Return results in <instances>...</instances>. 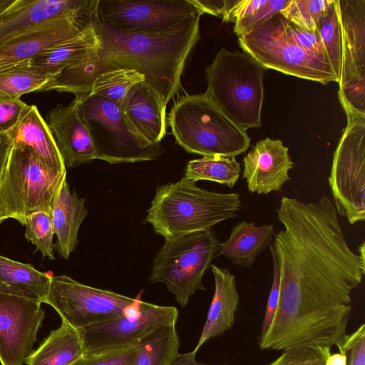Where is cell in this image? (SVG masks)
Listing matches in <instances>:
<instances>
[{
    "label": "cell",
    "mask_w": 365,
    "mask_h": 365,
    "mask_svg": "<svg viewBox=\"0 0 365 365\" xmlns=\"http://www.w3.org/2000/svg\"><path fill=\"white\" fill-rule=\"evenodd\" d=\"M283 229L273 247L279 268V299L262 350L305 346L339 349L347 337L352 291L365 274V243L349 247L334 203L283 197L277 209Z\"/></svg>",
    "instance_id": "1"
},
{
    "label": "cell",
    "mask_w": 365,
    "mask_h": 365,
    "mask_svg": "<svg viewBox=\"0 0 365 365\" xmlns=\"http://www.w3.org/2000/svg\"><path fill=\"white\" fill-rule=\"evenodd\" d=\"M200 18L164 31L122 32L100 22L96 14L102 44L95 55L142 73L167 104L178 93L186 61L200 38Z\"/></svg>",
    "instance_id": "2"
},
{
    "label": "cell",
    "mask_w": 365,
    "mask_h": 365,
    "mask_svg": "<svg viewBox=\"0 0 365 365\" xmlns=\"http://www.w3.org/2000/svg\"><path fill=\"white\" fill-rule=\"evenodd\" d=\"M241 207L238 193L210 191L182 178L157 187L144 221L155 233L170 239L210 230L235 217Z\"/></svg>",
    "instance_id": "3"
},
{
    "label": "cell",
    "mask_w": 365,
    "mask_h": 365,
    "mask_svg": "<svg viewBox=\"0 0 365 365\" xmlns=\"http://www.w3.org/2000/svg\"><path fill=\"white\" fill-rule=\"evenodd\" d=\"M268 69L245 53L222 48L206 67L205 96L237 126L261 125L263 77Z\"/></svg>",
    "instance_id": "4"
},
{
    "label": "cell",
    "mask_w": 365,
    "mask_h": 365,
    "mask_svg": "<svg viewBox=\"0 0 365 365\" xmlns=\"http://www.w3.org/2000/svg\"><path fill=\"white\" fill-rule=\"evenodd\" d=\"M168 123L176 143L190 153L235 158L250 147L247 130L230 120L205 93L180 98L169 113Z\"/></svg>",
    "instance_id": "5"
},
{
    "label": "cell",
    "mask_w": 365,
    "mask_h": 365,
    "mask_svg": "<svg viewBox=\"0 0 365 365\" xmlns=\"http://www.w3.org/2000/svg\"><path fill=\"white\" fill-rule=\"evenodd\" d=\"M66 175L44 164L29 148L13 145L0 180V205L6 219L13 218L24 225L34 212L51 214Z\"/></svg>",
    "instance_id": "6"
},
{
    "label": "cell",
    "mask_w": 365,
    "mask_h": 365,
    "mask_svg": "<svg viewBox=\"0 0 365 365\" xmlns=\"http://www.w3.org/2000/svg\"><path fill=\"white\" fill-rule=\"evenodd\" d=\"M75 99L98 160L110 164L133 163L155 160L164 152L160 144L151 145L137 133L120 106L91 93Z\"/></svg>",
    "instance_id": "7"
},
{
    "label": "cell",
    "mask_w": 365,
    "mask_h": 365,
    "mask_svg": "<svg viewBox=\"0 0 365 365\" xmlns=\"http://www.w3.org/2000/svg\"><path fill=\"white\" fill-rule=\"evenodd\" d=\"M287 23L280 14H275L238 37L239 45L244 53L267 69L322 84L338 83L327 61L304 50L296 43Z\"/></svg>",
    "instance_id": "8"
},
{
    "label": "cell",
    "mask_w": 365,
    "mask_h": 365,
    "mask_svg": "<svg viewBox=\"0 0 365 365\" xmlns=\"http://www.w3.org/2000/svg\"><path fill=\"white\" fill-rule=\"evenodd\" d=\"M165 240L153 262L150 281L164 283L184 307L195 292L205 290L202 277L220 242L211 229Z\"/></svg>",
    "instance_id": "9"
},
{
    "label": "cell",
    "mask_w": 365,
    "mask_h": 365,
    "mask_svg": "<svg viewBox=\"0 0 365 365\" xmlns=\"http://www.w3.org/2000/svg\"><path fill=\"white\" fill-rule=\"evenodd\" d=\"M345 113L328 180L337 214L354 225L365 220V115Z\"/></svg>",
    "instance_id": "10"
},
{
    "label": "cell",
    "mask_w": 365,
    "mask_h": 365,
    "mask_svg": "<svg viewBox=\"0 0 365 365\" xmlns=\"http://www.w3.org/2000/svg\"><path fill=\"white\" fill-rule=\"evenodd\" d=\"M135 301L62 274L52 277L44 303L51 306L61 320L81 329L125 315Z\"/></svg>",
    "instance_id": "11"
},
{
    "label": "cell",
    "mask_w": 365,
    "mask_h": 365,
    "mask_svg": "<svg viewBox=\"0 0 365 365\" xmlns=\"http://www.w3.org/2000/svg\"><path fill=\"white\" fill-rule=\"evenodd\" d=\"M178 318L176 307L148 303L137 297L125 315L77 329L84 355L98 354L135 346L155 329L176 324Z\"/></svg>",
    "instance_id": "12"
},
{
    "label": "cell",
    "mask_w": 365,
    "mask_h": 365,
    "mask_svg": "<svg viewBox=\"0 0 365 365\" xmlns=\"http://www.w3.org/2000/svg\"><path fill=\"white\" fill-rule=\"evenodd\" d=\"M98 21L122 32H160L202 14L190 0H98Z\"/></svg>",
    "instance_id": "13"
},
{
    "label": "cell",
    "mask_w": 365,
    "mask_h": 365,
    "mask_svg": "<svg viewBox=\"0 0 365 365\" xmlns=\"http://www.w3.org/2000/svg\"><path fill=\"white\" fill-rule=\"evenodd\" d=\"M341 35L339 98L356 106L365 101V0H336Z\"/></svg>",
    "instance_id": "14"
},
{
    "label": "cell",
    "mask_w": 365,
    "mask_h": 365,
    "mask_svg": "<svg viewBox=\"0 0 365 365\" xmlns=\"http://www.w3.org/2000/svg\"><path fill=\"white\" fill-rule=\"evenodd\" d=\"M40 302L0 293V363L22 365L45 317Z\"/></svg>",
    "instance_id": "15"
},
{
    "label": "cell",
    "mask_w": 365,
    "mask_h": 365,
    "mask_svg": "<svg viewBox=\"0 0 365 365\" xmlns=\"http://www.w3.org/2000/svg\"><path fill=\"white\" fill-rule=\"evenodd\" d=\"M91 20L63 16L33 24L0 43V69L30 61L77 35Z\"/></svg>",
    "instance_id": "16"
},
{
    "label": "cell",
    "mask_w": 365,
    "mask_h": 365,
    "mask_svg": "<svg viewBox=\"0 0 365 365\" xmlns=\"http://www.w3.org/2000/svg\"><path fill=\"white\" fill-rule=\"evenodd\" d=\"M280 140L258 141L243 158L242 178L251 193L267 195L279 191L289 180L293 162Z\"/></svg>",
    "instance_id": "17"
},
{
    "label": "cell",
    "mask_w": 365,
    "mask_h": 365,
    "mask_svg": "<svg viewBox=\"0 0 365 365\" xmlns=\"http://www.w3.org/2000/svg\"><path fill=\"white\" fill-rule=\"evenodd\" d=\"M96 4L93 0H14L0 13V43L28 26L50 19H88Z\"/></svg>",
    "instance_id": "18"
},
{
    "label": "cell",
    "mask_w": 365,
    "mask_h": 365,
    "mask_svg": "<svg viewBox=\"0 0 365 365\" xmlns=\"http://www.w3.org/2000/svg\"><path fill=\"white\" fill-rule=\"evenodd\" d=\"M46 123L68 168L98 159L91 135L78 114L76 99L68 106L58 104L50 110Z\"/></svg>",
    "instance_id": "19"
},
{
    "label": "cell",
    "mask_w": 365,
    "mask_h": 365,
    "mask_svg": "<svg viewBox=\"0 0 365 365\" xmlns=\"http://www.w3.org/2000/svg\"><path fill=\"white\" fill-rule=\"evenodd\" d=\"M166 105L160 93L144 81L130 89L120 108L137 133L155 145L166 133Z\"/></svg>",
    "instance_id": "20"
},
{
    "label": "cell",
    "mask_w": 365,
    "mask_h": 365,
    "mask_svg": "<svg viewBox=\"0 0 365 365\" xmlns=\"http://www.w3.org/2000/svg\"><path fill=\"white\" fill-rule=\"evenodd\" d=\"M101 44V37L93 17L77 35L38 54L29 61V65L39 72L54 76L91 58L98 51Z\"/></svg>",
    "instance_id": "21"
},
{
    "label": "cell",
    "mask_w": 365,
    "mask_h": 365,
    "mask_svg": "<svg viewBox=\"0 0 365 365\" xmlns=\"http://www.w3.org/2000/svg\"><path fill=\"white\" fill-rule=\"evenodd\" d=\"M211 270L215 291L205 324L193 350L196 353L207 341L223 334L233 327L240 302L235 277L229 270L215 264H211Z\"/></svg>",
    "instance_id": "22"
},
{
    "label": "cell",
    "mask_w": 365,
    "mask_h": 365,
    "mask_svg": "<svg viewBox=\"0 0 365 365\" xmlns=\"http://www.w3.org/2000/svg\"><path fill=\"white\" fill-rule=\"evenodd\" d=\"M87 215L84 199L79 197L75 191L70 190L66 175L55 197L51 213L56 236L54 249L65 259H68L76 249L79 227Z\"/></svg>",
    "instance_id": "23"
},
{
    "label": "cell",
    "mask_w": 365,
    "mask_h": 365,
    "mask_svg": "<svg viewBox=\"0 0 365 365\" xmlns=\"http://www.w3.org/2000/svg\"><path fill=\"white\" fill-rule=\"evenodd\" d=\"M9 134L13 145L29 148L49 168L66 172L64 160L52 133L36 106L30 105L19 123Z\"/></svg>",
    "instance_id": "24"
},
{
    "label": "cell",
    "mask_w": 365,
    "mask_h": 365,
    "mask_svg": "<svg viewBox=\"0 0 365 365\" xmlns=\"http://www.w3.org/2000/svg\"><path fill=\"white\" fill-rule=\"evenodd\" d=\"M274 236L272 225L257 226L252 222L243 220L232 227L225 242L220 243L217 255L226 257L235 265L250 268L269 245Z\"/></svg>",
    "instance_id": "25"
},
{
    "label": "cell",
    "mask_w": 365,
    "mask_h": 365,
    "mask_svg": "<svg viewBox=\"0 0 365 365\" xmlns=\"http://www.w3.org/2000/svg\"><path fill=\"white\" fill-rule=\"evenodd\" d=\"M52 275L0 255V293L44 303Z\"/></svg>",
    "instance_id": "26"
},
{
    "label": "cell",
    "mask_w": 365,
    "mask_h": 365,
    "mask_svg": "<svg viewBox=\"0 0 365 365\" xmlns=\"http://www.w3.org/2000/svg\"><path fill=\"white\" fill-rule=\"evenodd\" d=\"M79 331L61 320L41 345L26 359L27 365H71L84 356Z\"/></svg>",
    "instance_id": "27"
},
{
    "label": "cell",
    "mask_w": 365,
    "mask_h": 365,
    "mask_svg": "<svg viewBox=\"0 0 365 365\" xmlns=\"http://www.w3.org/2000/svg\"><path fill=\"white\" fill-rule=\"evenodd\" d=\"M180 346L175 324L162 326L138 343L132 365H170L180 354Z\"/></svg>",
    "instance_id": "28"
},
{
    "label": "cell",
    "mask_w": 365,
    "mask_h": 365,
    "mask_svg": "<svg viewBox=\"0 0 365 365\" xmlns=\"http://www.w3.org/2000/svg\"><path fill=\"white\" fill-rule=\"evenodd\" d=\"M240 172V165L235 158L204 156L187 163L184 178L195 182H216L232 188L237 182Z\"/></svg>",
    "instance_id": "29"
},
{
    "label": "cell",
    "mask_w": 365,
    "mask_h": 365,
    "mask_svg": "<svg viewBox=\"0 0 365 365\" xmlns=\"http://www.w3.org/2000/svg\"><path fill=\"white\" fill-rule=\"evenodd\" d=\"M52 76L38 71L25 61L0 69V97L20 98L26 93L41 91Z\"/></svg>",
    "instance_id": "30"
},
{
    "label": "cell",
    "mask_w": 365,
    "mask_h": 365,
    "mask_svg": "<svg viewBox=\"0 0 365 365\" xmlns=\"http://www.w3.org/2000/svg\"><path fill=\"white\" fill-rule=\"evenodd\" d=\"M145 80L142 73L132 68L108 70L94 79L88 93L101 96L120 106L130 89Z\"/></svg>",
    "instance_id": "31"
},
{
    "label": "cell",
    "mask_w": 365,
    "mask_h": 365,
    "mask_svg": "<svg viewBox=\"0 0 365 365\" xmlns=\"http://www.w3.org/2000/svg\"><path fill=\"white\" fill-rule=\"evenodd\" d=\"M334 0H290L280 14L289 23L306 31L317 30L320 20Z\"/></svg>",
    "instance_id": "32"
},
{
    "label": "cell",
    "mask_w": 365,
    "mask_h": 365,
    "mask_svg": "<svg viewBox=\"0 0 365 365\" xmlns=\"http://www.w3.org/2000/svg\"><path fill=\"white\" fill-rule=\"evenodd\" d=\"M317 31L327 59L339 82L341 66V35L336 0L320 20Z\"/></svg>",
    "instance_id": "33"
},
{
    "label": "cell",
    "mask_w": 365,
    "mask_h": 365,
    "mask_svg": "<svg viewBox=\"0 0 365 365\" xmlns=\"http://www.w3.org/2000/svg\"><path fill=\"white\" fill-rule=\"evenodd\" d=\"M25 237L39 251L43 257L54 259V232L51 215L46 212H34L26 218Z\"/></svg>",
    "instance_id": "34"
},
{
    "label": "cell",
    "mask_w": 365,
    "mask_h": 365,
    "mask_svg": "<svg viewBox=\"0 0 365 365\" xmlns=\"http://www.w3.org/2000/svg\"><path fill=\"white\" fill-rule=\"evenodd\" d=\"M331 348L305 346L283 351L269 365H325Z\"/></svg>",
    "instance_id": "35"
},
{
    "label": "cell",
    "mask_w": 365,
    "mask_h": 365,
    "mask_svg": "<svg viewBox=\"0 0 365 365\" xmlns=\"http://www.w3.org/2000/svg\"><path fill=\"white\" fill-rule=\"evenodd\" d=\"M290 0H267V2L252 15L235 23L234 31L240 37L263 24L273 16L280 14Z\"/></svg>",
    "instance_id": "36"
},
{
    "label": "cell",
    "mask_w": 365,
    "mask_h": 365,
    "mask_svg": "<svg viewBox=\"0 0 365 365\" xmlns=\"http://www.w3.org/2000/svg\"><path fill=\"white\" fill-rule=\"evenodd\" d=\"M30 105L20 98L0 97V133H9L19 123Z\"/></svg>",
    "instance_id": "37"
},
{
    "label": "cell",
    "mask_w": 365,
    "mask_h": 365,
    "mask_svg": "<svg viewBox=\"0 0 365 365\" xmlns=\"http://www.w3.org/2000/svg\"><path fill=\"white\" fill-rule=\"evenodd\" d=\"M138 344L112 352L84 355L71 365H132Z\"/></svg>",
    "instance_id": "38"
},
{
    "label": "cell",
    "mask_w": 365,
    "mask_h": 365,
    "mask_svg": "<svg viewBox=\"0 0 365 365\" xmlns=\"http://www.w3.org/2000/svg\"><path fill=\"white\" fill-rule=\"evenodd\" d=\"M273 263V277L271 289L267 299L265 314L262 325L260 336L264 335L270 327L274 319L279 299V268L275 250L270 246Z\"/></svg>",
    "instance_id": "39"
},
{
    "label": "cell",
    "mask_w": 365,
    "mask_h": 365,
    "mask_svg": "<svg viewBox=\"0 0 365 365\" xmlns=\"http://www.w3.org/2000/svg\"><path fill=\"white\" fill-rule=\"evenodd\" d=\"M287 22L289 32L296 43L302 48L327 61L325 51L317 30L313 32L306 31L299 29L288 21Z\"/></svg>",
    "instance_id": "40"
},
{
    "label": "cell",
    "mask_w": 365,
    "mask_h": 365,
    "mask_svg": "<svg viewBox=\"0 0 365 365\" xmlns=\"http://www.w3.org/2000/svg\"><path fill=\"white\" fill-rule=\"evenodd\" d=\"M339 351L349 352V365H365V325L362 324L354 333L349 334Z\"/></svg>",
    "instance_id": "41"
},
{
    "label": "cell",
    "mask_w": 365,
    "mask_h": 365,
    "mask_svg": "<svg viewBox=\"0 0 365 365\" xmlns=\"http://www.w3.org/2000/svg\"><path fill=\"white\" fill-rule=\"evenodd\" d=\"M267 0H235L222 18L224 22L235 23L255 14Z\"/></svg>",
    "instance_id": "42"
},
{
    "label": "cell",
    "mask_w": 365,
    "mask_h": 365,
    "mask_svg": "<svg viewBox=\"0 0 365 365\" xmlns=\"http://www.w3.org/2000/svg\"><path fill=\"white\" fill-rule=\"evenodd\" d=\"M190 1L202 14L206 13L222 19L235 0H190Z\"/></svg>",
    "instance_id": "43"
},
{
    "label": "cell",
    "mask_w": 365,
    "mask_h": 365,
    "mask_svg": "<svg viewBox=\"0 0 365 365\" xmlns=\"http://www.w3.org/2000/svg\"><path fill=\"white\" fill-rule=\"evenodd\" d=\"M13 140L9 133H0V180L5 170L11 150Z\"/></svg>",
    "instance_id": "44"
},
{
    "label": "cell",
    "mask_w": 365,
    "mask_h": 365,
    "mask_svg": "<svg viewBox=\"0 0 365 365\" xmlns=\"http://www.w3.org/2000/svg\"><path fill=\"white\" fill-rule=\"evenodd\" d=\"M196 352L180 354L170 365H212L198 362L196 359Z\"/></svg>",
    "instance_id": "45"
},
{
    "label": "cell",
    "mask_w": 365,
    "mask_h": 365,
    "mask_svg": "<svg viewBox=\"0 0 365 365\" xmlns=\"http://www.w3.org/2000/svg\"><path fill=\"white\" fill-rule=\"evenodd\" d=\"M325 365H347V356L346 353L339 352L327 358Z\"/></svg>",
    "instance_id": "46"
},
{
    "label": "cell",
    "mask_w": 365,
    "mask_h": 365,
    "mask_svg": "<svg viewBox=\"0 0 365 365\" xmlns=\"http://www.w3.org/2000/svg\"><path fill=\"white\" fill-rule=\"evenodd\" d=\"M14 0H0V13L8 7Z\"/></svg>",
    "instance_id": "47"
},
{
    "label": "cell",
    "mask_w": 365,
    "mask_h": 365,
    "mask_svg": "<svg viewBox=\"0 0 365 365\" xmlns=\"http://www.w3.org/2000/svg\"><path fill=\"white\" fill-rule=\"evenodd\" d=\"M6 220V217H5V215H4V213L3 212V210L0 205V225L5 220Z\"/></svg>",
    "instance_id": "48"
}]
</instances>
